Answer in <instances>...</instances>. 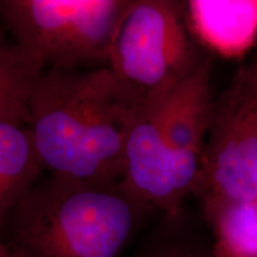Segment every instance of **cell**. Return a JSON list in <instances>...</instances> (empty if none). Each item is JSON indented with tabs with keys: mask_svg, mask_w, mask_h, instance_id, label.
<instances>
[{
	"mask_svg": "<svg viewBox=\"0 0 257 257\" xmlns=\"http://www.w3.org/2000/svg\"><path fill=\"white\" fill-rule=\"evenodd\" d=\"M152 213L121 182L47 174L12 212L4 238L14 257H126Z\"/></svg>",
	"mask_w": 257,
	"mask_h": 257,
	"instance_id": "cell-2",
	"label": "cell"
},
{
	"mask_svg": "<svg viewBox=\"0 0 257 257\" xmlns=\"http://www.w3.org/2000/svg\"><path fill=\"white\" fill-rule=\"evenodd\" d=\"M5 31H6V28H5V24H4V19H3L2 0H0V44H2L4 41H6L5 40V36H4Z\"/></svg>",
	"mask_w": 257,
	"mask_h": 257,
	"instance_id": "cell-14",
	"label": "cell"
},
{
	"mask_svg": "<svg viewBox=\"0 0 257 257\" xmlns=\"http://www.w3.org/2000/svg\"><path fill=\"white\" fill-rule=\"evenodd\" d=\"M205 57L189 35L186 2L127 0L106 67L148 94L174 87Z\"/></svg>",
	"mask_w": 257,
	"mask_h": 257,
	"instance_id": "cell-4",
	"label": "cell"
},
{
	"mask_svg": "<svg viewBox=\"0 0 257 257\" xmlns=\"http://www.w3.org/2000/svg\"><path fill=\"white\" fill-rule=\"evenodd\" d=\"M188 24L225 57H240L257 40V0L186 2Z\"/></svg>",
	"mask_w": 257,
	"mask_h": 257,
	"instance_id": "cell-8",
	"label": "cell"
},
{
	"mask_svg": "<svg viewBox=\"0 0 257 257\" xmlns=\"http://www.w3.org/2000/svg\"><path fill=\"white\" fill-rule=\"evenodd\" d=\"M170 88L146 94L127 137L120 182L138 201L154 212L174 217L192 194L180 176L161 135V113Z\"/></svg>",
	"mask_w": 257,
	"mask_h": 257,
	"instance_id": "cell-6",
	"label": "cell"
},
{
	"mask_svg": "<svg viewBox=\"0 0 257 257\" xmlns=\"http://www.w3.org/2000/svg\"><path fill=\"white\" fill-rule=\"evenodd\" d=\"M178 216H163L159 229L147 237L127 257H211V245L179 227Z\"/></svg>",
	"mask_w": 257,
	"mask_h": 257,
	"instance_id": "cell-12",
	"label": "cell"
},
{
	"mask_svg": "<svg viewBox=\"0 0 257 257\" xmlns=\"http://www.w3.org/2000/svg\"><path fill=\"white\" fill-rule=\"evenodd\" d=\"M44 173L28 125L0 121V236L4 237L12 212Z\"/></svg>",
	"mask_w": 257,
	"mask_h": 257,
	"instance_id": "cell-9",
	"label": "cell"
},
{
	"mask_svg": "<svg viewBox=\"0 0 257 257\" xmlns=\"http://www.w3.org/2000/svg\"><path fill=\"white\" fill-rule=\"evenodd\" d=\"M0 257H14L4 237L0 236Z\"/></svg>",
	"mask_w": 257,
	"mask_h": 257,
	"instance_id": "cell-13",
	"label": "cell"
},
{
	"mask_svg": "<svg viewBox=\"0 0 257 257\" xmlns=\"http://www.w3.org/2000/svg\"><path fill=\"white\" fill-rule=\"evenodd\" d=\"M194 195L202 208L257 200V56L216 99Z\"/></svg>",
	"mask_w": 257,
	"mask_h": 257,
	"instance_id": "cell-5",
	"label": "cell"
},
{
	"mask_svg": "<svg viewBox=\"0 0 257 257\" xmlns=\"http://www.w3.org/2000/svg\"><path fill=\"white\" fill-rule=\"evenodd\" d=\"M127 0H2L12 42L44 70L106 67Z\"/></svg>",
	"mask_w": 257,
	"mask_h": 257,
	"instance_id": "cell-3",
	"label": "cell"
},
{
	"mask_svg": "<svg viewBox=\"0 0 257 257\" xmlns=\"http://www.w3.org/2000/svg\"><path fill=\"white\" fill-rule=\"evenodd\" d=\"M212 233L211 257H257V200L202 208Z\"/></svg>",
	"mask_w": 257,
	"mask_h": 257,
	"instance_id": "cell-10",
	"label": "cell"
},
{
	"mask_svg": "<svg viewBox=\"0 0 257 257\" xmlns=\"http://www.w3.org/2000/svg\"><path fill=\"white\" fill-rule=\"evenodd\" d=\"M146 94L107 67L43 70L28 104V127L47 174L117 184L127 137Z\"/></svg>",
	"mask_w": 257,
	"mask_h": 257,
	"instance_id": "cell-1",
	"label": "cell"
},
{
	"mask_svg": "<svg viewBox=\"0 0 257 257\" xmlns=\"http://www.w3.org/2000/svg\"><path fill=\"white\" fill-rule=\"evenodd\" d=\"M43 70L14 42L0 44V121L28 124L29 98Z\"/></svg>",
	"mask_w": 257,
	"mask_h": 257,
	"instance_id": "cell-11",
	"label": "cell"
},
{
	"mask_svg": "<svg viewBox=\"0 0 257 257\" xmlns=\"http://www.w3.org/2000/svg\"><path fill=\"white\" fill-rule=\"evenodd\" d=\"M211 72V60L205 57L189 75L170 89L161 113L163 143L193 195L216 104Z\"/></svg>",
	"mask_w": 257,
	"mask_h": 257,
	"instance_id": "cell-7",
	"label": "cell"
}]
</instances>
